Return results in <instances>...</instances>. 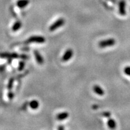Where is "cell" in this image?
<instances>
[{"mask_svg":"<svg viewBox=\"0 0 130 130\" xmlns=\"http://www.w3.org/2000/svg\"><path fill=\"white\" fill-rule=\"evenodd\" d=\"M93 92L99 96H103L105 94L104 90L102 89V87H101L100 86L98 85L94 86L93 87Z\"/></svg>","mask_w":130,"mask_h":130,"instance_id":"cell-6","label":"cell"},{"mask_svg":"<svg viewBox=\"0 0 130 130\" xmlns=\"http://www.w3.org/2000/svg\"><path fill=\"white\" fill-rule=\"evenodd\" d=\"M119 12L121 16L126 15V3L124 0L120 1L119 4Z\"/></svg>","mask_w":130,"mask_h":130,"instance_id":"cell-4","label":"cell"},{"mask_svg":"<svg viewBox=\"0 0 130 130\" xmlns=\"http://www.w3.org/2000/svg\"><path fill=\"white\" fill-rule=\"evenodd\" d=\"M1 56L3 57V58H14L17 57V55L15 54H1Z\"/></svg>","mask_w":130,"mask_h":130,"instance_id":"cell-13","label":"cell"},{"mask_svg":"<svg viewBox=\"0 0 130 130\" xmlns=\"http://www.w3.org/2000/svg\"><path fill=\"white\" fill-rule=\"evenodd\" d=\"M74 55V51L73 50H71V49H69L67 51L65 52V53L63 55L62 57V61H64V62H66V61H69L72 57Z\"/></svg>","mask_w":130,"mask_h":130,"instance_id":"cell-5","label":"cell"},{"mask_svg":"<svg viewBox=\"0 0 130 130\" xmlns=\"http://www.w3.org/2000/svg\"><path fill=\"white\" fill-rule=\"evenodd\" d=\"M68 116H69V113H67V112H63V113L58 114L57 118L60 121H63L65 119L68 118Z\"/></svg>","mask_w":130,"mask_h":130,"instance_id":"cell-9","label":"cell"},{"mask_svg":"<svg viewBox=\"0 0 130 130\" xmlns=\"http://www.w3.org/2000/svg\"><path fill=\"white\" fill-rule=\"evenodd\" d=\"M13 82V79H11L10 80V81H9V89H12Z\"/></svg>","mask_w":130,"mask_h":130,"instance_id":"cell-16","label":"cell"},{"mask_svg":"<svg viewBox=\"0 0 130 130\" xmlns=\"http://www.w3.org/2000/svg\"><path fill=\"white\" fill-rule=\"evenodd\" d=\"M35 56L36 59L37 63H38L39 64H43V58H42V56H40L39 53L36 51H35Z\"/></svg>","mask_w":130,"mask_h":130,"instance_id":"cell-8","label":"cell"},{"mask_svg":"<svg viewBox=\"0 0 130 130\" xmlns=\"http://www.w3.org/2000/svg\"><path fill=\"white\" fill-rule=\"evenodd\" d=\"M9 98H13V95L11 93H9Z\"/></svg>","mask_w":130,"mask_h":130,"instance_id":"cell-18","label":"cell"},{"mask_svg":"<svg viewBox=\"0 0 130 130\" xmlns=\"http://www.w3.org/2000/svg\"><path fill=\"white\" fill-rule=\"evenodd\" d=\"M29 3H30V1L28 0H20L17 3V5L19 7L24 8L26 7Z\"/></svg>","mask_w":130,"mask_h":130,"instance_id":"cell-7","label":"cell"},{"mask_svg":"<svg viewBox=\"0 0 130 130\" xmlns=\"http://www.w3.org/2000/svg\"><path fill=\"white\" fill-rule=\"evenodd\" d=\"M107 125H108V127L111 129H115L116 127V123L115 121V120L113 119H109L108 122H107Z\"/></svg>","mask_w":130,"mask_h":130,"instance_id":"cell-10","label":"cell"},{"mask_svg":"<svg viewBox=\"0 0 130 130\" xmlns=\"http://www.w3.org/2000/svg\"><path fill=\"white\" fill-rule=\"evenodd\" d=\"M116 44V40L114 39L111 38L108 39L107 40H102L99 42V46L101 48H107V47H110V46H113Z\"/></svg>","mask_w":130,"mask_h":130,"instance_id":"cell-1","label":"cell"},{"mask_svg":"<svg viewBox=\"0 0 130 130\" xmlns=\"http://www.w3.org/2000/svg\"><path fill=\"white\" fill-rule=\"evenodd\" d=\"M123 72L126 75L130 76V66H126V68H125V69H123Z\"/></svg>","mask_w":130,"mask_h":130,"instance_id":"cell-14","label":"cell"},{"mask_svg":"<svg viewBox=\"0 0 130 130\" xmlns=\"http://www.w3.org/2000/svg\"><path fill=\"white\" fill-rule=\"evenodd\" d=\"M39 104L36 100L32 101L30 103V106L32 109H37L39 107Z\"/></svg>","mask_w":130,"mask_h":130,"instance_id":"cell-12","label":"cell"},{"mask_svg":"<svg viewBox=\"0 0 130 130\" xmlns=\"http://www.w3.org/2000/svg\"><path fill=\"white\" fill-rule=\"evenodd\" d=\"M101 115L102 116L104 117V118H109L110 116H111V113H110V112H108V111L103 112Z\"/></svg>","mask_w":130,"mask_h":130,"instance_id":"cell-15","label":"cell"},{"mask_svg":"<svg viewBox=\"0 0 130 130\" xmlns=\"http://www.w3.org/2000/svg\"><path fill=\"white\" fill-rule=\"evenodd\" d=\"M24 66V63L23 62H21L20 64H19V70H22L23 69Z\"/></svg>","mask_w":130,"mask_h":130,"instance_id":"cell-17","label":"cell"},{"mask_svg":"<svg viewBox=\"0 0 130 130\" xmlns=\"http://www.w3.org/2000/svg\"><path fill=\"white\" fill-rule=\"evenodd\" d=\"M45 42V39L42 36H32L27 40V43H42Z\"/></svg>","mask_w":130,"mask_h":130,"instance_id":"cell-3","label":"cell"},{"mask_svg":"<svg viewBox=\"0 0 130 130\" xmlns=\"http://www.w3.org/2000/svg\"><path fill=\"white\" fill-rule=\"evenodd\" d=\"M64 19L63 18H60L58 19L57 21H56V22L50 27V31H54L56 30L57 29L60 28L61 26L64 25Z\"/></svg>","mask_w":130,"mask_h":130,"instance_id":"cell-2","label":"cell"},{"mask_svg":"<svg viewBox=\"0 0 130 130\" xmlns=\"http://www.w3.org/2000/svg\"><path fill=\"white\" fill-rule=\"evenodd\" d=\"M21 26H22V24H21V22L20 21H18V22H16V23L14 24V25L13 26L12 30L13 31H16L19 30V29L21 28Z\"/></svg>","mask_w":130,"mask_h":130,"instance_id":"cell-11","label":"cell"}]
</instances>
